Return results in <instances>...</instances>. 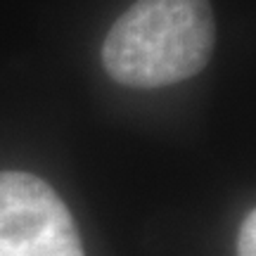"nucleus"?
<instances>
[{"label":"nucleus","mask_w":256,"mask_h":256,"mask_svg":"<svg viewBox=\"0 0 256 256\" xmlns=\"http://www.w3.org/2000/svg\"><path fill=\"white\" fill-rule=\"evenodd\" d=\"M214 43L209 0H136L107 31L102 66L128 88H164L197 76Z\"/></svg>","instance_id":"1"},{"label":"nucleus","mask_w":256,"mask_h":256,"mask_svg":"<svg viewBox=\"0 0 256 256\" xmlns=\"http://www.w3.org/2000/svg\"><path fill=\"white\" fill-rule=\"evenodd\" d=\"M0 256H83L62 197L26 171H0Z\"/></svg>","instance_id":"2"},{"label":"nucleus","mask_w":256,"mask_h":256,"mask_svg":"<svg viewBox=\"0 0 256 256\" xmlns=\"http://www.w3.org/2000/svg\"><path fill=\"white\" fill-rule=\"evenodd\" d=\"M238 256H256V214L249 211L242 226H240L238 238Z\"/></svg>","instance_id":"3"}]
</instances>
